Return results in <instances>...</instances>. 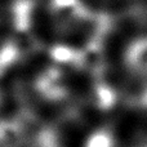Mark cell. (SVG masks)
Returning <instances> with one entry per match:
<instances>
[{
	"label": "cell",
	"mask_w": 147,
	"mask_h": 147,
	"mask_svg": "<svg viewBox=\"0 0 147 147\" xmlns=\"http://www.w3.org/2000/svg\"><path fill=\"white\" fill-rule=\"evenodd\" d=\"M86 147H112V142L109 136L97 134L89 140Z\"/></svg>",
	"instance_id": "6da1fadb"
}]
</instances>
